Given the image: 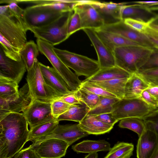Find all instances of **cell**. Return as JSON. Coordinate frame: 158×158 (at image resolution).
I'll return each mask as SVG.
<instances>
[{
    "mask_svg": "<svg viewBox=\"0 0 158 158\" xmlns=\"http://www.w3.org/2000/svg\"><path fill=\"white\" fill-rule=\"evenodd\" d=\"M28 123L23 113H11L0 120V158H12L27 142Z\"/></svg>",
    "mask_w": 158,
    "mask_h": 158,
    "instance_id": "1",
    "label": "cell"
},
{
    "mask_svg": "<svg viewBox=\"0 0 158 158\" xmlns=\"http://www.w3.org/2000/svg\"><path fill=\"white\" fill-rule=\"evenodd\" d=\"M153 50L141 46L116 48L113 51L115 66L131 74L136 73L147 61Z\"/></svg>",
    "mask_w": 158,
    "mask_h": 158,
    "instance_id": "2",
    "label": "cell"
},
{
    "mask_svg": "<svg viewBox=\"0 0 158 158\" xmlns=\"http://www.w3.org/2000/svg\"><path fill=\"white\" fill-rule=\"evenodd\" d=\"M37 44L39 51L49 60L53 68L60 75L70 90L75 92L80 88L82 81L60 59L55 52L54 46L43 40L37 39Z\"/></svg>",
    "mask_w": 158,
    "mask_h": 158,
    "instance_id": "3",
    "label": "cell"
},
{
    "mask_svg": "<svg viewBox=\"0 0 158 158\" xmlns=\"http://www.w3.org/2000/svg\"><path fill=\"white\" fill-rule=\"evenodd\" d=\"M54 50L62 61L78 76H84L88 78L101 69L98 60L66 50L55 47Z\"/></svg>",
    "mask_w": 158,
    "mask_h": 158,
    "instance_id": "4",
    "label": "cell"
},
{
    "mask_svg": "<svg viewBox=\"0 0 158 158\" xmlns=\"http://www.w3.org/2000/svg\"><path fill=\"white\" fill-rule=\"evenodd\" d=\"M73 10L65 12L56 20L43 27L34 28L30 31L34 36L54 45L67 40L68 23Z\"/></svg>",
    "mask_w": 158,
    "mask_h": 158,
    "instance_id": "5",
    "label": "cell"
},
{
    "mask_svg": "<svg viewBox=\"0 0 158 158\" xmlns=\"http://www.w3.org/2000/svg\"><path fill=\"white\" fill-rule=\"evenodd\" d=\"M157 110L140 98H123L114 105L111 113L119 121L131 117L144 118Z\"/></svg>",
    "mask_w": 158,
    "mask_h": 158,
    "instance_id": "6",
    "label": "cell"
},
{
    "mask_svg": "<svg viewBox=\"0 0 158 158\" xmlns=\"http://www.w3.org/2000/svg\"><path fill=\"white\" fill-rule=\"evenodd\" d=\"M27 72L26 80L33 99L51 102L60 97L45 82L37 59L33 68Z\"/></svg>",
    "mask_w": 158,
    "mask_h": 158,
    "instance_id": "7",
    "label": "cell"
},
{
    "mask_svg": "<svg viewBox=\"0 0 158 158\" xmlns=\"http://www.w3.org/2000/svg\"><path fill=\"white\" fill-rule=\"evenodd\" d=\"M27 31L10 13L0 15V34L20 51L27 42Z\"/></svg>",
    "mask_w": 158,
    "mask_h": 158,
    "instance_id": "8",
    "label": "cell"
},
{
    "mask_svg": "<svg viewBox=\"0 0 158 158\" xmlns=\"http://www.w3.org/2000/svg\"><path fill=\"white\" fill-rule=\"evenodd\" d=\"M64 13L52 10L35 5L24 9V19L28 30H30L48 25Z\"/></svg>",
    "mask_w": 158,
    "mask_h": 158,
    "instance_id": "9",
    "label": "cell"
},
{
    "mask_svg": "<svg viewBox=\"0 0 158 158\" xmlns=\"http://www.w3.org/2000/svg\"><path fill=\"white\" fill-rule=\"evenodd\" d=\"M33 99L27 83L17 94L6 99L0 98V120L9 114L23 112Z\"/></svg>",
    "mask_w": 158,
    "mask_h": 158,
    "instance_id": "10",
    "label": "cell"
},
{
    "mask_svg": "<svg viewBox=\"0 0 158 158\" xmlns=\"http://www.w3.org/2000/svg\"><path fill=\"white\" fill-rule=\"evenodd\" d=\"M69 145L56 138H50L32 143L30 146L40 158H60L64 156Z\"/></svg>",
    "mask_w": 158,
    "mask_h": 158,
    "instance_id": "11",
    "label": "cell"
},
{
    "mask_svg": "<svg viewBox=\"0 0 158 158\" xmlns=\"http://www.w3.org/2000/svg\"><path fill=\"white\" fill-rule=\"evenodd\" d=\"M30 126L32 127L55 118L51 112V102L36 99H33L28 107L23 112Z\"/></svg>",
    "mask_w": 158,
    "mask_h": 158,
    "instance_id": "12",
    "label": "cell"
},
{
    "mask_svg": "<svg viewBox=\"0 0 158 158\" xmlns=\"http://www.w3.org/2000/svg\"><path fill=\"white\" fill-rule=\"evenodd\" d=\"M26 70L22 59L17 61L8 58L0 47V77L13 80L19 84Z\"/></svg>",
    "mask_w": 158,
    "mask_h": 158,
    "instance_id": "13",
    "label": "cell"
},
{
    "mask_svg": "<svg viewBox=\"0 0 158 158\" xmlns=\"http://www.w3.org/2000/svg\"><path fill=\"white\" fill-rule=\"evenodd\" d=\"M83 30L88 37L97 53L98 61L101 69L115 66L113 52L104 44L96 33L94 30L84 28Z\"/></svg>",
    "mask_w": 158,
    "mask_h": 158,
    "instance_id": "14",
    "label": "cell"
},
{
    "mask_svg": "<svg viewBox=\"0 0 158 158\" xmlns=\"http://www.w3.org/2000/svg\"><path fill=\"white\" fill-rule=\"evenodd\" d=\"M89 134L82 130L78 124H59L50 134L33 142L35 143L50 138H56L67 143L70 146L78 139Z\"/></svg>",
    "mask_w": 158,
    "mask_h": 158,
    "instance_id": "15",
    "label": "cell"
},
{
    "mask_svg": "<svg viewBox=\"0 0 158 158\" xmlns=\"http://www.w3.org/2000/svg\"><path fill=\"white\" fill-rule=\"evenodd\" d=\"M98 29L119 34L141 46L155 49L143 34L134 30L126 24L123 20L113 24L104 25Z\"/></svg>",
    "mask_w": 158,
    "mask_h": 158,
    "instance_id": "16",
    "label": "cell"
},
{
    "mask_svg": "<svg viewBox=\"0 0 158 158\" xmlns=\"http://www.w3.org/2000/svg\"><path fill=\"white\" fill-rule=\"evenodd\" d=\"M125 3L101 2L93 0L90 4L97 10L103 20L104 25L113 24L123 21L121 11Z\"/></svg>",
    "mask_w": 158,
    "mask_h": 158,
    "instance_id": "17",
    "label": "cell"
},
{
    "mask_svg": "<svg viewBox=\"0 0 158 158\" xmlns=\"http://www.w3.org/2000/svg\"><path fill=\"white\" fill-rule=\"evenodd\" d=\"M146 125L145 130L139 137L136 146L137 158H150L158 147V135L146 123Z\"/></svg>",
    "mask_w": 158,
    "mask_h": 158,
    "instance_id": "18",
    "label": "cell"
},
{
    "mask_svg": "<svg viewBox=\"0 0 158 158\" xmlns=\"http://www.w3.org/2000/svg\"><path fill=\"white\" fill-rule=\"evenodd\" d=\"M73 10L79 14L82 30L84 28L100 29L104 26L103 20L96 9L90 4H77Z\"/></svg>",
    "mask_w": 158,
    "mask_h": 158,
    "instance_id": "19",
    "label": "cell"
},
{
    "mask_svg": "<svg viewBox=\"0 0 158 158\" xmlns=\"http://www.w3.org/2000/svg\"><path fill=\"white\" fill-rule=\"evenodd\" d=\"M39 65L45 82L59 96L72 92L64 79L53 68L44 65L40 62Z\"/></svg>",
    "mask_w": 158,
    "mask_h": 158,
    "instance_id": "20",
    "label": "cell"
},
{
    "mask_svg": "<svg viewBox=\"0 0 158 158\" xmlns=\"http://www.w3.org/2000/svg\"><path fill=\"white\" fill-rule=\"evenodd\" d=\"M121 14L122 20L130 18L145 22L150 21L156 16L144 5L136 4L122 6Z\"/></svg>",
    "mask_w": 158,
    "mask_h": 158,
    "instance_id": "21",
    "label": "cell"
},
{
    "mask_svg": "<svg viewBox=\"0 0 158 158\" xmlns=\"http://www.w3.org/2000/svg\"><path fill=\"white\" fill-rule=\"evenodd\" d=\"M94 30L104 44L112 52L115 48L118 47L141 46L119 34L100 29Z\"/></svg>",
    "mask_w": 158,
    "mask_h": 158,
    "instance_id": "22",
    "label": "cell"
},
{
    "mask_svg": "<svg viewBox=\"0 0 158 158\" xmlns=\"http://www.w3.org/2000/svg\"><path fill=\"white\" fill-rule=\"evenodd\" d=\"M149 86L137 73L132 74L126 83L123 98H139L142 92Z\"/></svg>",
    "mask_w": 158,
    "mask_h": 158,
    "instance_id": "23",
    "label": "cell"
},
{
    "mask_svg": "<svg viewBox=\"0 0 158 158\" xmlns=\"http://www.w3.org/2000/svg\"><path fill=\"white\" fill-rule=\"evenodd\" d=\"M78 125L80 128L89 135H99L108 133L114 126L104 123L98 120L95 116L87 114Z\"/></svg>",
    "mask_w": 158,
    "mask_h": 158,
    "instance_id": "24",
    "label": "cell"
},
{
    "mask_svg": "<svg viewBox=\"0 0 158 158\" xmlns=\"http://www.w3.org/2000/svg\"><path fill=\"white\" fill-rule=\"evenodd\" d=\"M131 74L124 69L115 66L112 67L101 68L95 74L84 80L90 81H99L123 78H129Z\"/></svg>",
    "mask_w": 158,
    "mask_h": 158,
    "instance_id": "25",
    "label": "cell"
},
{
    "mask_svg": "<svg viewBox=\"0 0 158 158\" xmlns=\"http://www.w3.org/2000/svg\"><path fill=\"white\" fill-rule=\"evenodd\" d=\"M73 150L77 153H90L99 151H108L110 149V144L104 140H84L72 146Z\"/></svg>",
    "mask_w": 158,
    "mask_h": 158,
    "instance_id": "26",
    "label": "cell"
},
{
    "mask_svg": "<svg viewBox=\"0 0 158 158\" xmlns=\"http://www.w3.org/2000/svg\"><path fill=\"white\" fill-rule=\"evenodd\" d=\"M59 122L54 119L30 128L27 141L33 143L50 134L59 124Z\"/></svg>",
    "mask_w": 158,
    "mask_h": 158,
    "instance_id": "27",
    "label": "cell"
},
{
    "mask_svg": "<svg viewBox=\"0 0 158 158\" xmlns=\"http://www.w3.org/2000/svg\"><path fill=\"white\" fill-rule=\"evenodd\" d=\"M129 78H123L105 81L91 82L95 83L107 91L115 95L118 99H122L124 98L126 84Z\"/></svg>",
    "mask_w": 158,
    "mask_h": 158,
    "instance_id": "28",
    "label": "cell"
},
{
    "mask_svg": "<svg viewBox=\"0 0 158 158\" xmlns=\"http://www.w3.org/2000/svg\"><path fill=\"white\" fill-rule=\"evenodd\" d=\"M89 110L84 103L71 105L69 109L57 119L59 121L69 120L79 123L85 118Z\"/></svg>",
    "mask_w": 158,
    "mask_h": 158,
    "instance_id": "29",
    "label": "cell"
},
{
    "mask_svg": "<svg viewBox=\"0 0 158 158\" xmlns=\"http://www.w3.org/2000/svg\"><path fill=\"white\" fill-rule=\"evenodd\" d=\"M39 50L37 44L33 40H30L25 44L20 50V53L27 71L33 67L37 57L39 55Z\"/></svg>",
    "mask_w": 158,
    "mask_h": 158,
    "instance_id": "30",
    "label": "cell"
},
{
    "mask_svg": "<svg viewBox=\"0 0 158 158\" xmlns=\"http://www.w3.org/2000/svg\"><path fill=\"white\" fill-rule=\"evenodd\" d=\"M134 150L132 143L118 142L111 148L104 158H131Z\"/></svg>",
    "mask_w": 158,
    "mask_h": 158,
    "instance_id": "31",
    "label": "cell"
},
{
    "mask_svg": "<svg viewBox=\"0 0 158 158\" xmlns=\"http://www.w3.org/2000/svg\"><path fill=\"white\" fill-rule=\"evenodd\" d=\"M120 100L117 98L100 97L98 103L94 107L89 110L87 114L97 116L103 114L111 113L114 105Z\"/></svg>",
    "mask_w": 158,
    "mask_h": 158,
    "instance_id": "32",
    "label": "cell"
},
{
    "mask_svg": "<svg viewBox=\"0 0 158 158\" xmlns=\"http://www.w3.org/2000/svg\"><path fill=\"white\" fill-rule=\"evenodd\" d=\"M121 128H127L136 133L139 137L146 128V123L143 118L131 117L123 119L118 125Z\"/></svg>",
    "mask_w": 158,
    "mask_h": 158,
    "instance_id": "33",
    "label": "cell"
},
{
    "mask_svg": "<svg viewBox=\"0 0 158 158\" xmlns=\"http://www.w3.org/2000/svg\"><path fill=\"white\" fill-rule=\"evenodd\" d=\"M18 84L10 79L0 77V98L6 99L17 94Z\"/></svg>",
    "mask_w": 158,
    "mask_h": 158,
    "instance_id": "34",
    "label": "cell"
},
{
    "mask_svg": "<svg viewBox=\"0 0 158 158\" xmlns=\"http://www.w3.org/2000/svg\"><path fill=\"white\" fill-rule=\"evenodd\" d=\"M75 92L80 101L85 104L90 110L96 106L100 98V96L81 88Z\"/></svg>",
    "mask_w": 158,
    "mask_h": 158,
    "instance_id": "35",
    "label": "cell"
},
{
    "mask_svg": "<svg viewBox=\"0 0 158 158\" xmlns=\"http://www.w3.org/2000/svg\"><path fill=\"white\" fill-rule=\"evenodd\" d=\"M18 0H1L0 3H6L9 5L10 15L15 17L27 30L24 19V9L18 5Z\"/></svg>",
    "mask_w": 158,
    "mask_h": 158,
    "instance_id": "36",
    "label": "cell"
},
{
    "mask_svg": "<svg viewBox=\"0 0 158 158\" xmlns=\"http://www.w3.org/2000/svg\"><path fill=\"white\" fill-rule=\"evenodd\" d=\"M0 43V47L6 56L17 61H19L22 59L20 51L12 45L1 34Z\"/></svg>",
    "mask_w": 158,
    "mask_h": 158,
    "instance_id": "37",
    "label": "cell"
},
{
    "mask_svg": "<svg viewBox=\"0 0 158 158\" xmlns=\"http://www.w3.org/2000/svg\"><path fill=\"white\" fill-rule=\"evenodd\" d=\"M80 88L100 97L117 98L115 95L107 91L102 87L91 81L84 80L82 81Z\"/></svg>",
    "mask_w": 158,
    "mask_h": 158,
    "instance_id": "38",
    "label": "cell"
},
{
    "mask_svg": "<svg viewBox=\"0 0 158 158\" xmlns=\"http://www.w3.org/2000/svg\"><path fill=\"white\" fill-rule=\"evenodd\" d=\"M137 73L149 86H158V68L140 70Z\"/></svg>",
    "mask_w": 158,
    "mask_h": 158,
    "instance_id": "39",
    "label": "cell"
},
{
    "mask_svg": "<svg viewBox=\"0 0 158 158\" xmlns=\"http://www.w3.org/2000/svg\"><path fill=\"white\" fill-rule=\"evenodd\" d=\"M155 17L148 22L130 18L123 21L126 24L134 30L143 34L150 24L153 22Z\"/></svg>",
    "mask_w": 158,
    "mask_h": 158,
    "instance_id": "40",
    "label": "cell"
},
{
    "mask_svg": "<svg viewBox=\"0 0 158 158\" xmlns=\"http://www.w3.org/2000/svg\"><path fill=\"white\" fill-rule=\"evenodd\" d=\"M71 105L56 99L51 102L52 114L53 117L57 119L61 114L65 113Z\"/></svg>",
    "mask_w": 158,
    "mask_h": 158,
    "instance_id": "41",
    "label": "cell"
},
{
    "mask_svg": "<svg viewBox=\"0 0 158 158\" xmlns=\"http://www.w3.org/2000/svg\"><path fill=\"white\" fill-rule=\"evenodd\" d=\"M70 17L68 28L69 37L72 34L80 30H82L81 20L78 13L75 10Z\"/></svg>",
    "mask_w": 158,
    "mask_h": 158,
    "instance_id": "42",
    "label": "cell"
},
{
    "mask_svg": "<svg viewBox=\"0 0 158 158\" xmlns=\"http://www.w3.org/2000/svg\"><path fill=\"white\" fill-rule=\"evenodd\" d=\"M156 68H158V49L155 48L147 61L139 70Z\"/></svg>",
    "mask_w": 158,
    "mask_h": 158,
    "instance_id": "43",
    "label": "cell"
},
{
    "mask_svg": "<svg viewBox=\"0 0 158 158\" xmlns=\"http://www.w3.org/2000/svg\"><path fill=\"white\" fill-rule=\"evenodd\" d=\"M143 119L146 124L152 129L158 136V112L155 110Z\"/></svg>",
    "mask_w": 158,
    "mask_h": 158,
    "instance_id": "44",
    "label": "cell"
},
{
    "mask_svg": "<svg viewBox=\"0 0 158 158\" xmlns=\"http://www.w3.org/2000/svg\"><path fill=\"white\" fill-rule=\"evenodd\" d=\"M143 34L151 42L154 48L158 49V31L149 26Z\"/></svg>",
    "mask_w": 158,
    "mask_h": 158,
    "instance_id": "45",
    "label": "cell"
},
{
    "mask_svg": "<svg viewBox=\"0 0 158 158\" xmlns=\"http://www.w3.org/2000/svg\"><path fill=\"white\" fill-rule=\"evenodd\" d=\"M14 158H40L36 152L30 146L21 149L16 154Z\"/></svg>",
    "mask_w": 158,
    "mask_h": 158,
    "instance_id": "46",
    "label": "cell"
},
{
    "mask_svg": "<svg viewBox=\"0 0 158 158\" xmlns=\"http://www.w3.org/2000/svg\"><path fill=\"white\" fill-rule=\"evenodd\" d=\"M148 104L156 109L158 108V102L156 99L147 90H144L139 98Z\"/></svg>",
    "mask_w": 158,
    "mask_h": 158,
    "instance_id": "47",
    "label": "cell"
},
{
    "mask_svg": "<svg viewBox=\"0 0 158 158\" xmlns=\"http://www.w3.org/2000/svg\"><path fill=\"white\" fill-rule=\"evenodd\" d=\"M57 99L70 105L82 103L77 98L75 92L59 97Z\"/></svg>",
    "mask_w": 158,
    "mask_h": 158,
    "instance_id": "48",
    "label": "cell"
},
{
    "mask_svg": "<svg viewBox=\"0 0 158 158\" xmlns=\"http://www.w3.org/2000/svg\"><path fill=\"white\" fill-rule=\"evenodd\" d=\"M95 116L96 118L101 122L110 125L114 126L118 121L114 117L111 113L102 114Z\"/></svg>",
    "mask_w": 158,
    "mask_h": 158,
    "instance_id": "49",
    "label": "cell"
},
{
    "mask_svg": "<svg viewBox=\"0 0 158 158\" xmlns=\"http://www.w3.org/2000/svg\"><path fill=\"white\" fill-rule=\"evenodd\" d=\"M146 90L154 96L158 102V86H150Z\"/></svg>",
    "mask_w": 158,
    "mask_h": 158,
    "instance_id": "50",
    "label": "cell"
},
{
    "mask_svg": "<svg viewBox=\"0 0 158 158\" xmlns=\"http://www.w3.org/2000/svg\"><path fill=\"white\" fill-rule=\"evenodd\" d=\"M98 154L97 152L89 153L84 158H98Z\"/></svg>",
    "mask_w": 158,
    "mask_h": 158,
    "instance_id": "51",
    "label": "cell"
},
{
    "mask_svg": "<svg viewBox=\"0 0 158 158\" xmlns=\"http://www.w3.org/2000/svg\"><path fill=\"white\" fill-rule=\"evenodd\" d=\"M150 158H158V147Z\"/></svg>",
    "mask_w": 158,
    "mask_h": 158,
    "instance_id": "52",
    "label": "cell"
},
{
    "mask_svg": "<svg viewBox=\"0 0 158 158\" xmlns=\"http://www.w3.org/2000/svg\"><path fill=\"white\" fill-rule=\"evenodd\" d=\"M150 26L151 27L158 31V24L152 23L150 24Z\"/></svg>",
    "mask_w": 158,
    "mask_h": 158,
    "instance_id": "53",
    "label": "cell"
},
{
    "mask_svg": "<svg viewBox=\"0 0 158 158\" xmlns=\"http://www.w3.org/2000/svg\"><path fill=\"white\" fill-rule=\"evenodd\" d=\"M158 21V15H156L155 18V19L154 21ZM153 21V22H154Z\"/></svg>",
    "mask_w": 158,
    "mask_h": 158,
    "instance_id": "54",
    "label": "cell"
},
{
    "mask_svg": "<svg viewBox=\"0 0 158 158\" xmlns=\"http://www.w3.org/2000/svg\"><path fill=\"white\" fill-rule=\"evenodd\" d=\"M158 112V109L156 110Z\"/></svg>",
    "mask_w": 158,
    "mask_h": 158,
    "instance_id": "55",
    "label": "cell"
}]
</instances>
